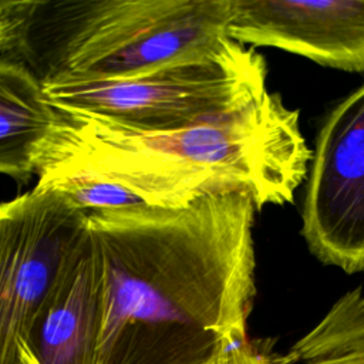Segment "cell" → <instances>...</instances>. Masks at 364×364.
Segmentation results:
<instances>
[{
	"mask_svg": "<svg viewBox=\"0 0 364 364\" xmlns=\"http://www.w3.org/2000/svg\"><path fill=\"white\" fill-rule=\"evenodd\" d=\"M210 364H283V363H282V358H279V360L269 358V357L255 351L246 343L245 346L233 350L228 355H225Z\"/></svg>",
	"mask_w": 364,
	"mask_h": 364,
	"instance_id": "11",
	"label": "cell"
},
{
	"mask_svg": "<svg viewBox=\"0 0 364 364\" xmlns=\"http://www.w3.org/2000/svg\"><path fill=\"white\" fill-rule=\"evenodd\" d=\"M88 229V213L34 186L0 206V364H33L34 321Z\"/></svg>",
	"mask_w": 364,
	"mask_h": 364,
	"instance_id": "5",
	"label": "cell"
},
{
	"mask_svg": "<svg viewBox=\"0 0 364 364\" xmlns=\"http://www.w3.org/2000/svg\"><path fill=\"white\" fill-rule=\"evenodd\" d=\"M246 192L88 213L101 282L97 364H210L246 344L256 296Z\"/></svg>",
	"mask_w": 364,
	"mask_h": 364,
	"instance_id": "1",
	"label": "cell"
},
{
	"mask_svg": "<svg viewBox=\"0 0 364 364\" xmlns=\"http://www.w3.org/2000/svg\"><path fill=\"white\" fill-rule=\"evenodd\" d=\"M283 364H364V290L340 296L290 348Z\"/></svg>",
	"mask_w": 364,
	"mask_h": 364,
	"instance_id": "10",
	"label": "cell"
},
{
	"mask_svg": "<svg viewBox=\"0 0 364 364\" xmlns=\"http://www.w3.org/2000/svg\"><path fill=\"white\" fill-rule=\"evenodd\" d=\"M57 112L38 166L57 162L102 173L129 186L149 208L181 209L222 192H246L257 212L291 203L313 159L299 109L270 91L218 118L162 132Z\"/></svg>",
	"mask_w": 364,
	"mask_h": 364,
	"instance_id": "2",
	"label": "cell"
},
{
	"mask_svg": "<svg viewBox=\"0 0 364 364\" xmlns=\"http://www.w3.org/2000/svg\"><path fill=\"white\" fill-rule=\"evenodd\" d=\"M58 118L43 82L24 64L0 61V171L18 183L37 173Z\"/></svg>",
	"mask_w": 364,
	"mask_h": 364,
	"instance_id": "9",
	"label": "cell"
},
{
	"mask_svg": "<svg viewBox=\"0 0 364 364\" xmlns=\"http://www.w3.org/2000/svg\"><path fill=\"white\" fill-rule=\"evenodd\" d=\"M301 235L326 266L364 272V82L326 115L316 136Z\"/></svg>",
	"mask_w": 364,
	"mask_h": 364,
	"instance_id": "6",
	"label": "cell"
},
{
	"mask_svg": "<svg viewBox=\"0 0 364 364\" xmlns=\"http://www.w3.org/2000/svg\"><path fill=\"white\" fill-rule=\"evenodd\" d=\"M230 0H0V61L43 85L108 81L206 50Z\"/></svg>",
	"mask_w": 364,
	"mask_h": 364,
	"instance_id": "3",
	"label": "cell"
},
{
	"mask_svg": "<svg viewBox=\"0 0 364 364\" xmlns=\"http://www.w3.org/2000/svg\"><path fill=\"white\" fill-rule=\"evenodd\" d=\"M101 282L90 230L43 304L28 341L33 364H97Z\"/></svg>",
	"mask_w": 364,
	"mask_h": 364,
	"instance_id": "8",
	"label": "cell"
},
{
	"mask_svg": "<svg viewBox=\"0 0 364 364\" xmlns=\"http://www.w3.org/2000/svg\"><path fill=\"white\" fill-rule=\"evenodd\" d=\"M228 36L323 67L364 73V0H230Z\"/></svg>",
	"mask_w": 364,
	"mask_h": 364,
	"instance_id": "7",
	"label": "cell"
},
{
	"mask_svg": "<svg viewBox=\"0 0 364 364\" xmlns=\"http://www.w3.org/2000/svg\"><path fill=\"white\" fill-rule=\"evenodd\" d=\"M256 48L230 37L144 73L91 82L44 85L50 104L139 132L175 131L242 108L269 92Z\"/></svg>",
	"mask_w": 364,
	"mask_h": 364,
	"instance_id": "4",
	"label": "cell"
}]
</instances>
